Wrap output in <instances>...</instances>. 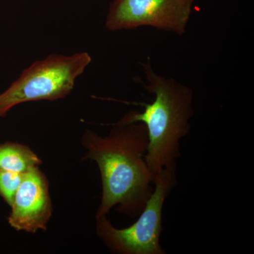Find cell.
Returning <instances> with one entry per match:
<instances>
[{"label": "cell", "mask_w": 254, "mask_h": 254, "mask_svg": "<svg viewBox=\"0 0 254 254\" xmlns=\"http://www.w3.org/2000/svg\"><path fill=\"white\" fill-rule=\"evenodd\" d=\"M82 143L88 150L86 158L98 164L101 175L96 218L108 215L115 205L128 216L139 215L154 189L145 160L148 136L144 124L119 121L105 137L87 130Z\"/></svg>", "instance_id": "obj_1"}, {"label": "cell", "mask_w": 254, "mask_h": 254, "mask_svg": "<svg viewBox=\"0 0 254 254\" xmlns=\"http://www.w3.org/2000/svg\"><path fill=\"white\" fill-rule=\"evenodd\" d=\"M193 0H114L105 26L112 31L152 26L182 35Z\"/></svg>", "instance_id": "obj_5"}, {"label": "cell", "mask_w": 254, "mask_h": 254, "mask_svg": "<svg viewBox=\"0 0 254 254\" xmlns=\"http://www.w3.org/2000/svg\"><path fill=\"white\" fill-rule=\"evenodd\" d=\"M41 164V160L26 145L20 143L0 144V169L25 174Z\"/></svg>", "instance_id": "obj_7"}, {"label": "cell", "mask_w": 254, "mask_h": 254, "mask_svg": "<svg viewBox=\"0 0 254 254\" xmlns=\"http://www.w3.org/2000/svg\"><path fill=\"white\" fill-rule=\"evenodd\" d=\"M24 174L13 173L0 169V196L11 206Z\"/></svg>", "instance_id": "obj_8"}, {"label": "cell", "mask_w": 254, "mask_h": 254, "mask_svg": "<svg viewBox=\"0 0 254 254\" xmlns=\"http://www.w3.org/2000/svg\"><path fill=\"white\" fill-rule=\"evenodd\" d=\"M176 171L163 169L153 180V193L136 222L125 229L113 227L105 216L97 220V234L113 252L121 254H165L160 244L164 203L176 186Z\"/></svg>", "instance_id": "obj_4"}, {"label": "cell", "mask_w": 254, "mask_h": 254, "mask_svg": "<svg viewBox=\"0 0 254 254\" xmlns=\"http://www.w3.org/2000/svg\"><path fill=\"white\" fill-rule=\"evenodd\" d=\"M147 82L140 80L143 88L155 95L153 103H139L143 113L131 111L120 120L124 123H141L146 127L148 146L145 160L153 176L163 169L176 171L180 141L190 133L193 116V92L174 78L157 74L148 58L141 63Z\"/></svg>", "instance_id": "obj_2"}, {"label": "cell", "mask_w": 254, "mask_h": 254, "mask_svg": "<svg viewBox=\"0 0 254 254\" xmlns=\"http://www.w3.org/2000/svg\"><path fill=\"white\" fill-rule=\"evenodd\" d=\"M91 60V55L83 52L70 56L51 55L35 62L0 94V118L21 103L53 101L67 96Z\"/></svg>", "instance_id": "obj_3"}, {"label": "cell", "mask_w": 254, "mask_h": 254, "mask_svg": "<svg viewBox=\"0 0 254 254\" xmlns=\"http://www.w3.org/2000/svg\"><path fill=\"white\" fill-rule=\"evenodd\" d=\"M8 222L17 231L46 230L53 213L48 183L39 168L24 174L11 205Z\"/></svg>", "instance_id": "obj_6"}]
</instances>
